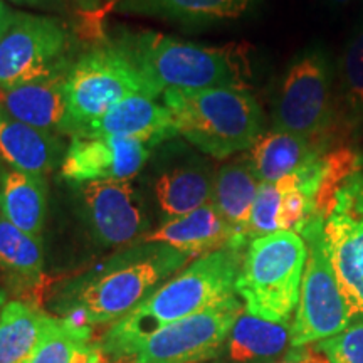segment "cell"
<instances>
[{"instance_id":"obj_1","label":"cell","mask_w":363,"mask_h":363,"mask_svg":"<svg viewBox=\"0 0 363 363\" xmlns=\"http://www.w3.org/2000/svg\"><path fill=\"white\" fill-rule=\"evenodd\" d=\"M242 257V246H229L197 257L113 323L98 347L113 360H126L135 357L157 330L238 294L235 283Z\"/></svg>"},{"instance_id":"obj_2","label":"cell","mask_w":363,"mask_h":363,"mask_svg":"<svg viewBox=\"0 0 363 363\" xmlns=\"http://www.w3.org/2000/svg\"><path fill=\"white\" fill-rule=\"evenodd\" d=\"M190 259L165 244H143L81 284L65 320L76 326L116 323Z\"/></svg>"},{"instance_id":"obj_3","label":"cell","mask_w":363,"mask_h":363,"mask_svg":"<svg viewBox=\"0 0 363 363\" xmlns=\"http://www.w3.org/2000/svg\"><path fill=\"white\" fill-rule=\"evenodd\" d=\"M120 44L162 94L247 86V61L235 48H208L157 33H142Z\"/></svg>"},{"instance_id":"obj_4","label":"cell","mask_w":363,"mask_h":363,"mask_svg":"<svg viewBox=\"0 0 363 363\" xmlns=\"http://www.w3.org/2000/svg\"><path fill=\"white\" fill-rule=\"evenodd\" d=\"M162 98L177 133L214 158L247 152L262 135V110L247 89L165 91Z\"/></svg>"},{"instance_id":"obj_5","label":"cell","mask_w":363,"mask_h":363,"mask_svg":"<svg viewBox=\"0 0 363 363\" xmlns=\"http://www.w3.org/2000/svg\"><path fill=\"white\" fill-rule=\"evenodd\" d=\"M306 257V240L293 230L249 240L235 283L246 311L289 323L298 308Z\"/></svg>"},{"instance_id":"obj_6","label":"cell","mask_w":363,"mask_h":363,"mask_svg":"<svg viewBox=\"0 0 363 363\" xmlns=\"http://www.w3.org/2000/svg\"><path fill=\"white\" fill-rule=\"evenodd\" d=\"M135 94L160 98L162 93L120 43L91 49L66 74V98L76 133L110 108Z\"/></svg>"},{"instance_id":"obj_7","label":"cell","mask_w":363,"mask_h":363,"mask_svg":"<svg viewBox=\"0 0 363 363\" xmlns=\"http://www.w3.org/2000/svg\"><path fill=\"white\" fill-rule=\"evenodd\" d=\"M299 235L306 240L308 257L291 325L293 348L337 337L353 320L326 251L321 217H313Z\"/></svg>"},{"instance_id":"obj_8","label":"cell","mask_w":363,"mask_h":363,"mask_svg":"<svg viewBox=\"0 0 363 363\" xmlns=\"http://www.w3.org/2000/svg\"><path fill=\"white\" fill-rule=\"evenodd\" d=\"M69 33L57 17L16 12L0 39V89L69 71Z\"/></svg>"},{"instance_id":"obj_9","label":"cell","mask_w":363,"mask_h":363,"mask_svg":"<svg viewBox=\"0 0 363 363\" xmlns=\"http://www.w3.org/2000/svg\"><path fill=\"white\" fill-rule=\"evenodd\" d=\"M333 69L323 51L306 52L293 62L281 84L274 130L303 136H337Z\"/></svg>"},{"instance_id":"obj_10","label":"cell","mask_w":363,"mask_h":363,"mask_svg":"<svg viewBox=\"0 0 363 363\" xmlns=\"http://www.w3.org/2000/svg\"><path fill=\"white\" fill-rule=\"evenodd\" d=\"M331 266L352 318H363V172L345 179L321 216Z\"/></svg>"},{"instance_id":"obj_11","label":"cell","mask_w":363,"mask_h":363,"mask_svg":"<svg viewBox=\"0 0 363 363\" xmlns=\"http://www.w3.org/2000/svg\"><path fill=\"white\" fill-rule=\"evenodd\" d=\"M246 308L233 294L206 310L157 330L131 357L133 363H202L217 357Z\"/></svg>"},{"instance_id":"obj_12","label":"cell","mask_w":363,"mask_h":363,"mask_svg":"<svg viewBox=\"0 0 363 363\" xmlns=\"http://www.w3.org/2000/svg\"><path fill=\"white\" fill-rule=\"evenodd\" d=\"M81 212L101 246H128L148 234L143 201L130 180L88 182L76 185Z\"/></svg>"},{"instance_id":"obj_13","label":"cell","mask_w":363,"mask_h":363,"mask_svg":"<svg viewBox=\"0 0 363 363\" xmlns=\"http://www.w3.org/2000/svg\"><path fill=\"white\" fill-rule=\"evenodd\" d=\"M152 147L121 136H72L59 172L72 185L131 180L148 162Z\"/></svg>"},{"instance_id":"obj_14","label":"cell","mask_w":363,"mask_h":363,"mask_svg":"<svg viewBox=\"0 0 363 363\" xmlns=\"http://www.w3.org/2000/svg\"><path fill=\"white\" fill-rule=\"evenodd\" d=\"M66 74L0 89V108L21 123L74 136L76 125L66 98Z\"/></svg>"},{"instance_id":"obj_15","label":"cell","mask_w":363,"mask_h":363,"mask_svg":"<svg viewBox=\"0 0 363 363\" xmlns=\"http://www.w3.org/2000/svg\"><path fill=\"white\" fill-rule=\"evenodd\" d=\"M337 136H303L272 130L247 150L246 160L261 184H274L308 169L333 150Z\"/></svg>"},{"instance_id":"obj_16","label":"cell","mask_w":363,"mask_h":363,"mask_svg":"<svg viewBox=\"0 0 363 363\" xmlns=\"http://www.w3.org/2000/svg\"><path fill=\"white\" fill-rule=\"evenodd\" d=\"M174 135V116L167 104L150 94H135L84 125L74 136H121L157 145Z\"/></svg>"},{"instance_id":"obj_17","label":"cell","mask_w":363,"mask_h":363,"mask_svg":"<svg viewBox=\"0 0 363 363\" xmlns=\"http://www.w3.org/2000/svg\"><path fill=\"white\" fill-rule=\"evenodd\" d=\"M142 244H165L190 257L206 256L229 246H242L240 240L212 202L189 214L165 220L157 230L142 239Z\"/></svg>"},{"instance_id":"obj_18","label":"cell","mask_w":363,"mask_h":363,"mask_svg":"<svg viewBox=\"0 0 363 363\" xmlns=\"http://www.w3.org/2000/svg\"><path fill=\"white\" fill-rule=\"evenodd\" d=\"M66 150L59 135L21 123L0 108V158L12 170L45 177L61 169Z\"/></svg>"},{"instance_id":"obj_19","label":"cell","mask_w":363,"mask_h":363,"mask_svg":"<svg viewBox=\"0 0 363 363\" xmlns=\"http://www.w3.org/2000/svg\"><path fill=\"white\" fill-rule=\"evenodd\" d=\"M48 214V182L19 170L0 174V216L22 233L40 238Z\"/></svg>"},{"instance_id":"obj_20","label":"cell","mask_w":363,"mask_h":363,"mask_svg":"<svg viewBox=\"0 0 363 363\" xmlns=\"http://www.w3.org/2000/svg\"><path fill=\"white\" fill-rule=\"evenodd\" d=\"M214 174L203 163L172 167L153 182V192L165 220L177 219L212 201Z\"/></svg>"},{"instance_id":"obj_21","label":"cell","mask_w":363,"mask_h":363,"mask_svg":"<svg viewBox=\"0 0 363 363\" xmlns=\"http://www.w3.org/2000/svg\"><path fill=\"white\" fill-rule=\"evenodd\" d=\"M259 185L246 158L220 167L214 177L211 202L244 244L249 242V220Z\"/></svg>"},{"instance_id":"obj_22","label":"cell","mask_w":363,"mask_h":363,"mask_svg":"<svg viewBox=\"0 0 363 363\" xmlns=\"http://www.w3.org/2000/svg\"><path fill=\"white\" fill-rule=\"evenodd\" d=\"M0 271L16 293H35L44 279L43 240L0 216Z\"/></svg>"},{"instance_id":"obj_23","label":"cell","mask_w":363,"mask_h":363,"mask_svg":"<svg viewBox=\"0 0 363 363\" xmlns=\"http://www.w3.org/2000/svg\"><path fill=\"white\" fill-rule=\"evenodd\" d=\"M54 318L34 303L9 301L0 315V363H24Z\"/></svg>"},{"instance_id":"obj_24","label":"cell","mask_w":363,"mask_h":363,"mask_svg":"<svg viewBox=\"0 0 363 363\" xmlns=\"http://www.w3.org/2000/svg\"><path fill=\"white\" fill-rule=\"evenodd\" d=\"M121 12L143 13L182 22L239 19L251 11L254 0H111Z\"/></svg>"},{"instance_id":"obj_25","label":"cell","mask_w":363,"mask_h":363,"mask_svg":"<svg viewBox=\"0 0 363 363\" xmlns=\"http://www.w3.org/2000/svg\"><path fill=\"white\" fill-rule=\"evenodd\" d=\"M291 343V325L269 321L244 310L227 338V352L235 363L278 357Z\"/></svg>"},{"instance_id":"obj_26","label":"cell","mask_w":363,"mask_h":363,"mask_svg":"<svg viewBox=\"0 0 363 363\" xmlns=\"http://www.w3.org/2000/svg\"><path fill=\"white\" fill-rule=\"evenodd\" d=\"M340 91L347 126L363 125V16L340 59Z\"/></svg>"},{"instance_id":"obj_27","label":"cell","mask_w":363,"mask_h":363,"mask_svg":"<svg viewBox=\"0 0 363 363\" xmlns=\"http://www.w3.org/2000/svg\"><path fill=\"white\" fill-rule=\"evenodd\" d=\"M93 326H76L54 318L38 347L24 363H72L81 348L91 343Z\"/></svg>"},{"instance_id":"obj_28","label":"cell","mask_w":363,"mask_h":363,"mask_svg":"<svg viewBox=\"0 0 363 363\" xmlns=\"http://www.w3.org/2000/svg\"><path fill=\"white\" fill-rule=\"evenodd\" d=\"M284 190L281 182L261 184L254 201L251 220H249L247 239L252 240L262 235L281 230V216H283Z\"/></svg>"},{"instance_id":"obj_29","label":"cell","mask_w":363,"mask_h":363,"mask_svg":"<svg viewBox=\"0 0 363 363\" xmlns=\"http://www.w3.org/2000/svg\"><path fill=\"white\" fill-rule=\"evenodd\" d=\"M318 347L333 363H363V323L350 325L337 337L323 340Z\"/></svg>"},{"instance_id":"obj_30","label":"cell","mask_w":363,"mask_h":363,"mask_svg":"<svg viewBox=\"0 0 363 363\" xmlns=\"http://www.w3.org/2000/svg\"><path fill=\"white\" fill-rule=\"evenodd\" d=\"M126 360H113L104 353L96 345L89 343L76 353V358L72 363H125Z\"/></svg>"},{"instance_id":"obj_31","label":"cell","mask_w":363,"mask_h":363,"mask_svg":"<svg viewBox=\"0 0 363 363\" xmlns=\"http://www.w3.org/2000/svg\"><path fill=\"white\" fill-rule=\"evenodd\" d=\"M19 7L39 9V11L48 12H62L66 9L65 0H9Z\"/></svg>"},{"instance_id":"obj_32","label":"cell","mask_w":363,"mask_h":363,"mask_svg":"<svg viewBox=\"0 0 363 363\" xmlns=\"http://www.w3.org/2000/svg\"><path fill=\"white\" fill-rule=\"evenodd\" d=\"M13 16H16V12L11 11V9L4 4V0H0V39L4 38V34H6L9 27H11Z\"/></svg>"},{"instance_id":"obj_33","label":"cell","mask_w":363,"mask_h":363,"mask_svg":"<svg viewBox=\"0 0 363 363\" xmlns=\"http://www.w3.org/2000/svg\"><path fill=\"white\" fill-rule=\"evenodd\" d=\"M71 2H74L76 6H79V7L89 9V7H94V6H96L98 0H71Z\"/></svg>"},{"instance_id":"obj_34","label":"cell","mask_w":363,"mask_h":363,"mask_svg":"<svg viewBox=\"0 0 363 363\" xmlns=\"http://www.w3.org/2000/svg\"><path fill=\"white\" fill-rule=\"evenodd\" d=\"M7 293L4 291L2 288H0V315H2V311H4V308H6V305H7Z\"/></svg>"},{"instance_id":"obj_35","label":"cell","mask_w":363,"mask_h":363,"mask_svg":"<svg viewBox=\"0 0 363 363\" xmlns=\"http://www.w3.org/2000/svg\"><path fill=\"white\" fill-rule=\"evenodd\" d=\"M337 2H348V0H337Z\"/></svg>"}]
</instances>
